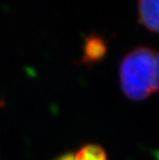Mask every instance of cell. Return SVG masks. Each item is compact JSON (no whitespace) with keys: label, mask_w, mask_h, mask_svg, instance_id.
<instances>
[{"label":"cell","mask_w":159,"mask_h":160,"mask_svg":"<svg viewBox=\"0 0 159 160\" xmlns=\"http://www.w3.org/2000/svg\"><path fill=\"white\" fill-rule=\"evenodd\" d=\"M56 160H73V154H72V153H67V154L59 156Z\"/></svg>","instance_id":"5b68a950"},{"label":"cell","mask_w":159,"mask_h":160,"mask_svg":"<svg viewBox=\"0 0 159 160\" xmlns=\"http://www.w3.org/2000/svg\"><path fill=\"white\" fill-rule=\"evenodd\" d=\"M83 63L90 64L101 60L107 53V45L103 38L98 35H90L86 37L84 43Z\"/></svg>","instance_id":"3957f363"},{"label":"cell","mask_w":159,"mask_h":160,"mask_svg":"<svg viewBox=\"0 0 159 160\" xmlns=\"http://www.w3.org/2000/svg\"><path fill=\"white\" fill-rule=\"evenodd\" d=\"M138 16L148 30L158 31V0H138Z\"/></svg>","instance_id":"7a4b0ae2"},{"label":"cell","mask_w":159,"mask_h":160,"mask_svg":"<svg viewBox=\"0 0 159 160\" xmlns=\"http://www.w3.org/2000/svg\"><path fill=\"white\" fill-rule=\"evenodd\" d=\"M158 54L146 47L128 53L120 65V84L125 96L140 101L158 90Z\"/></svg>","instance_id":"6da1fadb"},{"label":"cell","mask_w":159,"mask_h":160,"mask_svg":"<svg viewBox=\"0 0 159 160\" xmlns=\"http://www.w3.org/2000/svg\"><path fill=\"white\" fill-rule=\"evenodd\" d=\"M73 160H107V156L100 146L90 144L84 146L73 154Z\"/></svg>","instance_id":"277c9868"}]
</instances>
